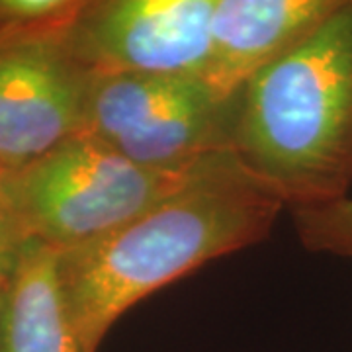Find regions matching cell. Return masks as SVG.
<instances>
[{
    "label": "cell",
    "mask_w": 352,
    "mask_h": 352,
    "mask_svg": "<svg viewBox=\"0 0 352 352\" xmlns=\"http://www.w3.org/2000/svg\"><path fill=\"white\" fill-rule=\"evenodd\" d=\"M282 210L233 153H221L145 214L57 251L61 288L85 352H98L116 321L153 292L263 239Z\"/></svg>",
    "instance_id": "cell-1"
},
{
    "label": "cell",
    "mask_w": 352,
    "mask_h": 352,
    "mask_svg": "<svg viewBox=\"0 0 352 352\" xmlns=\"http://www.w3.org/2000/svg\"><path fill=\"white\" fill-rule=\"evenodd\" d=\"M229 151L292 212L352 182V2L233 92Z\"/></svg>",
    "instance_id": "cell-2"
},
{
    "label": "cell",
    "mask_w": 352,
    "mask_h": 352,
    "mask_svg": "<svg viewBox=\"0 0 352 352\" xmlns=\"http://www.w3.org/2000/svg\"><path fill=\"white\" fill-rule=\"evenodd\" d=\"M212 159L184 170H159L129 161L82 131L36 161L0 173V186L25 239L65 251L145 214Z\"/></svg>",
    "instance_id": "cell-3"
},
{
    "label": "cell",
    "mask_w": 352,
    "mask_h": 352,
    "mask_svg": "<svg viewBox=\"0 0 352 352\" xmlns=\"http://www.w3.org/2000/svg\"><path fill=\"white\" fill-rule=\"evenodd\" d=\"M233 94L201 75L92 71L85 133L133 163L184 170L229 151Z\"/></svg>",
    "instance_id": "cell-4"
},
{
    "label": "cell",
    "mask_w": 352,
    "mask_h": 352,
    "mask_svg": "<svg viewBox=\"0 0 352 352\" xmlns=\"http://www.w3.org/2000/svg\"><path fill=\"white\" fill-rule=\"evenodd\" d=\"M90 78L65 30L0 34V173L85 131Z\"/></svg>",
    "instance_id": "cell-5"
},
{
    "label": "cell",
    "mask_w": 352,
    "mask_h": 352,
    "mask_svg": "<svg viewBox=\"0 0 352 352\" xmlns=\"http://www.w3.org/2000/svg\"><path fill=\"white\" fill-rule=\"evenodd\" d=\"M219 0H90L65 30L96 73L201 75Z\"/></svg>",
    "instance_id": "cell-6"
},
{
    "label": "cell",
    "mask_w": 352,
    "mask_h": 352,
    "mask_svg": "<svg viewBox=\"0 0 352 352\" xmlns=\"http://www.w3.org/2000/svg\"><path fill=\"white\" fill-rule=\"evenodd\" d=\"M352 0H219L204 78L233 94L245 78L315 34Z\"/></svg>",
    "instance_id": "cell-7"
},
{
    "label": "cell",
    "mask_w": 352,
    "mask_h": 352,
    "mask_svg": "<svg viewBox=\"0 0 352 352\" xmlns=\"http://www.w3.org/2000/svg\"><path fill=\"white\" fill-rule=\"evenodd\" d=\"M0 352H85L67 307L57 251L36 239L14 254L0 303Z\"/></svg>",
    "instance_id": "cell-8"
},
{
    "label": "cell",
    "mask_w": 352,
    "mask_h": 352,
    "mask_svg": "<svg viewBox=\"0 0 352 352\" xmlns=\"http://www.w3.org/2000/svg\"><path fill=\"white\" fill-rule=\"evenodd\" d=\"M298 235L307 249L352 258V198L292 212Z\"/></svg>",
    "instance_id": "cell-9"
},
{
    "label": "cell",
    "mask_w": 352,
    "mask_h": 352,
    "mask_svg": "<svg viewBox=\"0 0 352 352\" xmlns=\"http://www.w3.org/2000/svg\"><path fill=\"white\" fill-rule=\"evenodd\" d=\"M90 0H0V34L67 30Z\"/></svg>",
    "instance_id": "cell-10"
},
{
    "label": "cell",
    "mask_w": 352,
    "mask_h": 352,
    "mask_svg": "<svg viewBox=\"0 0 352 352\" xmlns=\"http://www.w3.org/2000/svg\"><path fill=\"white\" fill-rule=\"evenodd\" d=\"M24 241H28L24 231H22V227L18 223L10 204H8L6 196H4V190L0 186V261L14 256L16 251H18V247Z\"/></svg>",
    "instance_id": "cell-11"
},
{
    "label": "cell",
    "mask_w": 352,
    "mask_h": 352,
    "mask_svg": "<svg viewBox=\"0 0 352 352\" xmlns=\"http://www.w3.org/2000/svg\"><path fill=\"white\" fill-rule=\"evenodd\" d=\"M12 261L14 256L0 261V303H2V292H4V284H6V278H8V272H10Z\"/></svg>",
    "instance_id": "cell-12"
}]
</instances>
